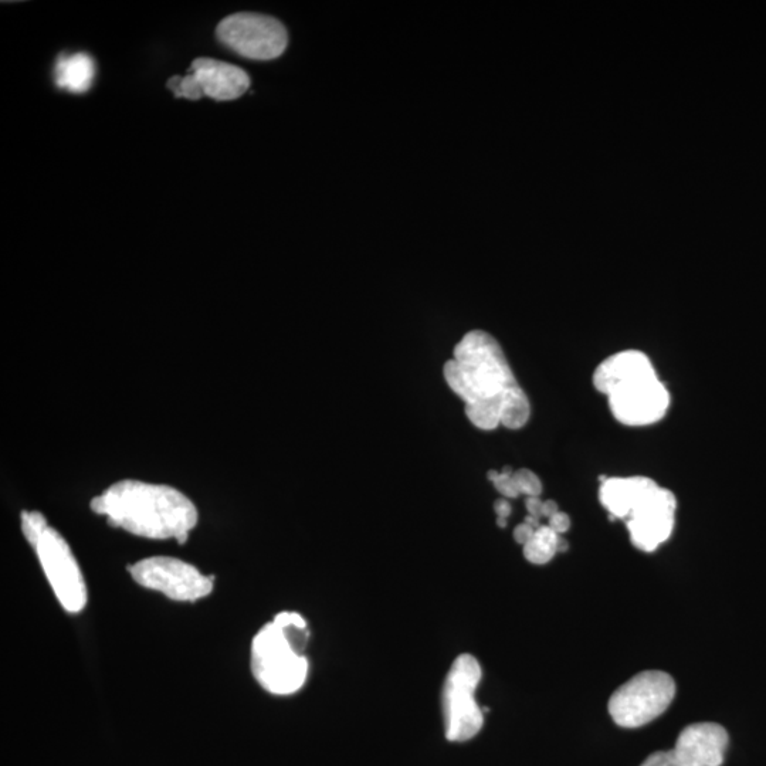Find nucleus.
Masks as SVG:
<instances>
[{
	"mask_svg": "<svg viewBox=\"0 0 766 766\" xmlns=\"http://www.w3.org/2000/svg\"><path fill=\"white\" fill-rule=\"evenodd\" d=\"M557 513H559V507L554 500L544 501V505H542V517H547L549 520V518L554 517Z\"/></svg>",
	"mask_w": 766,
	"mask_h": 766,
	"instance_id": "b1692460",
	"label": "nucleus"
},
{
	"mask_svg": "<svg viewBox=\"0 0 766 766\" xmlns=\"http://www.w3.org/2000/svg\"><path fill=\"white\" fill-rule=\"evenodd\" d=\"M96 79V63L86 53L63 56L54 69L57 86L74 94H84Z\"/></svg>",
	"mask_w": 766,
	"mask_h": 766,
	"instance_id": "4468645a",
	"label": "nucleus"
},
{
	"mask_svg": "<svg viewBox=\"0 0 766 766\" xmlns=\"http://www.w3.org/2000/svg\"><path fill=\"white\" fill-rule=\"evenodd\" d=\"M252 671L264 690L276 696H290L307 681L308 660L291 643L286 630L270 622L254 636Z\"/></svg>",
	"mask_w": 766,
	"mask_h": 766,
	"instance_id": "20e7f679",
	"label": "nucleus"
},
{
	"mask_svg": "<svg viewBox=\"0 0 766 766\" xmlns=\"http://www.w3.org/2000/svg\"><path fill=\"white\" fill-rule=\"evenodd\" d=\"M676 696V681L669 673L647 670L620 686L609 700V714L622 728H640L652 723L670 707Z\"/></svg>",
	"mask_w": 766,
	"mask_h": 766,
	"instance_id": "423d86ee",
	"label": "nucleus"
},
{
	"mask_svg": "<svg viewBox=\"0 0 766 766\" xmlns=\"http://www.w3.org/2000/svg\"><path fill=\"white\" fill-rule=\"evenodd\" d=\"M50 586L64 609L79 613L87 605V588L80 566L66 540L49 527L35 545Z\"/></svg>",
	"mask_w": 766,
	"mask_h": 766,
	"instance_id": "1a4fd4ad",
	"label": "nucleus"
},
{
	"mask_svg": "<svg viewBox=\"0 0 766 766\" xmlns=\"http://www.w3.org/2000/svg\"><path fill=\"white\" fill-rule=\"evenodd\" d=\"M481 666L471 654H462L454 660L444 681L442 711L444 732L452 742L473 740L484 724V711L476 700Z\"/></svg>",
	"mask_w": 766,
	"mask_h": 766,
	"instance_id": "39448f33",
	"label": "nucleus"
},
{
	"mask_svg": "<svg viewBox=\"0 0 766 766\" xmlns=\"http://www.w3.org/2000/svg\"><path fill=\"white\" fill-rule=\"evenodd\" d=\"M561 535L549 525H541L535 531L534 538L524 545V557L534 565H545L558 554V542Z\"/></svg>",
	"mask_w": 766,
	"mask_h": 766,
	"instance_id": "2eb2a0df",
	"label": "nucleus"
},
{
	"mask_svg": "<svg viewBox=\"0 0 766 766\" xmlns=\"http://www.w3.org/2000/svg\"><path fill=\"white\" fill-rule=\"evenodd\" d=\"M535 531L537 530H534V528L527 523L520 524L518 527H515L514 540L517 544L523 545L524 547V545H527L528 542L534 538Z\"/></svg>",
	"mask_w": 766,
	"mask_h": 766,
	"instance_id": "aec40b11",
	"label": "nucleus"
},
{
	"mask_svg": "<svg viewBox=\"0 0 766 766\" xmlns=\"http://www.w3.org/2000/svg\"><path fill=\"white\" fill-rule=\"evenodd\" d=\"M663 766H680L677 764L676 759H674L673 754H671V751H669V754H667L666 762H664Z\"/></svg>",
	"mask_w": 766,
	"mask_h": 766,
	"instance_id": "a878e982",
	"label": "nucleus"
},
{
	"mask_svg": "<svg viewBox=\"0 0 766 766\" xmlns=\"http://www.w3.org/2000/svg\"><path fill=\"white\" fill-rule=\"evenodd\" d=\"M667 754H669V751L654 752V754L647 757L640 766H663L664 762H666Z\"/></svg>",
	"mask_w": 766,
	"mask_h": 766,
	"instance_id": "4be33fe9",
	"label": "nucleus"
},
{
	"mask_svg": "<svg viewBox=\"0 0 766 766\" xmlns=\"http://www.w3.org/2000/svg\"><path fill=\"white\" fill-rule=\"evenodd\" d=\"M447 385L462 398L467 418L477 429H521L531 416L530 399L521 388L503 348L488 332L464 335L443 368Z\"/></svg>",
	"mask_w": 766,
	"mask_h": 766,
	"instance_id": "f257e3e1",
	"label": "nucleus"
},
{
	"mask_svg": "<svg viewBox=\"0 0 766 766\" xmlns=\"http://www.w3.org/2000/svg\"><path fill=\"white\" fill-rule=\"evenodd\" d=\"M728 744L730 737L723 725L698 723L684 728L670 751L680 766H721Z\"/></svg>",
	"mask_w": 766,
	"mask_h": 766,
	"instance_id": "f8f14e48",
	"label": "nucleus"
},
{
	"mask_svg": "<svg viewBox=\"0 0 766 766\" xmlns=\"http://www.w3.org/2000/svg\"><path fill=\"white\" fill-rule=\"evenodd\" d=\"M494 510H496L497 518L507 520L511 514V505L505 498H500V500H497L496 504H494Z\"/></svg>",
	"mask_w": 766,
	"mask_h": 766,
	"instance_id": "5701e85b",
	"label": "nucleus"
},
{
	"mask_svg": "<svg viewBox=\"0 0 766 766\" xmlns=\"http://www.w3.org/2000/svg\"><path fill=\"white\" fill-rule=\"evenodd\" d=\"M250 87V77L240 67L225 61L196 59L185 77L175 76L168 81L169 90L176 98L201 100L203 96L216 101H232L242 97Z\"/></svg>",
	"mask_w": 766,
	"mask_h": 766,
	"instance_id": "9d476101",
	"label": "nucleus"
},
{
	"mask_svg": "<svg viewBox=\"0 0 766 766\" xmlns=\"http://www.w3.org/2000/svg\"><path fill=\"white\" fill-rule=\"evenodd\" d=\"M542 505H544V501L540 497H527V501H525L528 515H532V517H542Z\"/></svg>",
	"mask_w": 766,
	"mask_h": 766,
	"instance_id": "412c9836",
	"label": "nucleus"
},
{
	"mask_svg": "<svg viewBox=\"0 0 766 766\" xmlns=\"http://www.w3.org/2000/svg\"><path fill=\"white\" fill-rule=\"evenodd\" d=\"M91 510L107 517L114 527L149 538L183 544L198 523V510L174 487L144 481H118L93 498Z\"/></svg>",
	"mask_w": 766,
	"mask_h": 766,
	"instance_id": "f03ea898",
	"label": "nucleus"
},
{
	"mask_svg": "<svg viewBox=\"0 0 766 766\" xmlns=\"http://www.w3.org/2000/svg\"><path fill=\"white\" fill-rule=\"evenodd\" d=\"M548 525L552 530L557 532L558 535H562L571 528V518H569L568 514L559 511L554 517L549 518Z\"/></svg>",
	"mask_w": 766,
	"mask_h": 766,
	"instance_id": "6ab92c4d",
	"label": "nucleus"
},
{
	"mask_svg": "<svg viewBox=\"0 0 766 766\" xmlns=\"http://www.w3.org/2000/svg\"><path fill=\"white\" fill-rule=\"evenodd\" d=\"M514 471L511 467H504L503 471H500L496 481H494V487L497 488L498 493L505 498H517L521 496L518 491L517 484L513 479Z\"/></svg>",
	"mask_w": 766,
	"mask_h": 766,
	"instance_id": "a211bd4d",
	"label": "nucleus"
},
{
	"mask_svg": "<svg viewBox=\"0 0 766 766\" xmlns=\"http://www.w3.org/2000/svg\"><path fill=\"white\" fill-rule=\"evenodd\" d=\"M566 549H568V542L564 540V538H559L558 542V552H565Z\"/></svg>",
	"mask_w": 766,
	"mask_h": 766,
	"instance_id": "bb28decb",
	"label": "nucleus"
},
{
	"mask_svg": "<svg viewBox=\"0 0 766 766\" xmlns=\"http://www.w3.org/2000/svg\"><path fill=\"white\" fill-rule=\"evenodd\" d=\"M677 500L670 490L657 487L627 518L630 540L640 551L653 552L671 537Z\"/></svg>",
	"mask_w": 766,
	"mask_h": 766,
	"instance_id": "9b49d317",
	"label": "nucleus"
},
{
	"mask_svg": "<svg viewBox=\"0 0 766 766\" xmlns=\"http://www.w3.org/2000/svg\"><path fill=\"white\" fill-rule=\"evenodd\" d=\"M216 35L230 50L252 60H274L286 52L288 33L280 20L259 13H236L219 23Z\"/></svg>",
	"mask_w": 766,
	"mask_h": 766,
	"instance_id": "0eeeda50",
	"label": "nucleus"
},
{
	"mask_svg": "<svg viewBox=\"0 0 766 766\" xmlns=\"http://www.w3.org/2000/svg\"><path fill=\"white\" fill-rule=\"evenodd\" d=\"M49 528L47 520L39 511H23L22 513V531L27 542L35 548L37 541L42 537L43 532Z\"/></svg>",
	"mask_w": 766,
	"mask_h": 766,
	"instance_id": "dca6fc26",
	"label": "nucleus"
},
{
	"mask_svg": "<svg viewBox=\"0 0 766 766\" xmlns=\"http://www.w3.org/2000/svg\"><path fill=\"white\" fill-rule=\"evenodd\" d=\"M513 479L517 484L520 494L527 497H540L542 493V483L540 477L534 471L521 469L514 471Z\"/></svg>",
	"mask_w": 766,
	"mask_h": 766,
	"instance_id": "f3484780",
	"label": "nucleus"
},
{
	"mask_svg": "<svg viewBox=\"0 0 766 766\" xmlns=\"http://www.w3.org/2000/svg\"><path fill=\"white\" fill-rule=\"evenodd\" d=\"M659 484L649 477H602L599 500L610 518L627 520Z\"/></svg>",
	"mask_w": 766,
	"mask_h": 766,
	"instance_id": "ddd939ff",
	"label": "nucleus"
},
{
	"mask_svg": "<svg viewBox=\"0 0 766 766\" xmlns=\"http://www.w3.org/2000/svg\"><path fill=\"white\" fill-rule=\"evenodd\" d=\"M524 523L531 525V527L534 528V530H538V528L541 527L540 518L532 517V515H528V517L525 518Z\"/></svg>",
	"mask_w": 766,
	"mask_h": 766,
	"instance_id": "393cba45",
	"label": "nucleus"
},
{
	"mask_svg": "<svg viewBox=\"0 0 766 766\" xmlns=\"http://www.w3.org/2000/svg\"><path fill=\"white\" fill-rule=\"evenodd\" d=\"M593 385L608 396L610 412L622 425H653L670 408V393L652 361L645 352L635 349L605 359L595 369Z\"/></svg>",
	"mask_w": 766,
	"mask_h": 766,
	"instance_id": "7ed1b4c3",
	"label": "nucleus"
},
{
	"mask_svg": "<svg viewBox=\"0 0 766 766\" xmlns=\"http://www.w3.org/2000/svg\"><path fill=\"white\" fill-rule=\"evenodd\" d=\"M134 581L144 588L164 593L174 601L193 602L213 591V579L191 564L171 557L142 559L130 566Z\"/></svg>",
	"mask_w": 766,
	"mask_h": 766,
	"instance_id": "6e6552de",
	"label": "nucleus"
}]
</instances>
